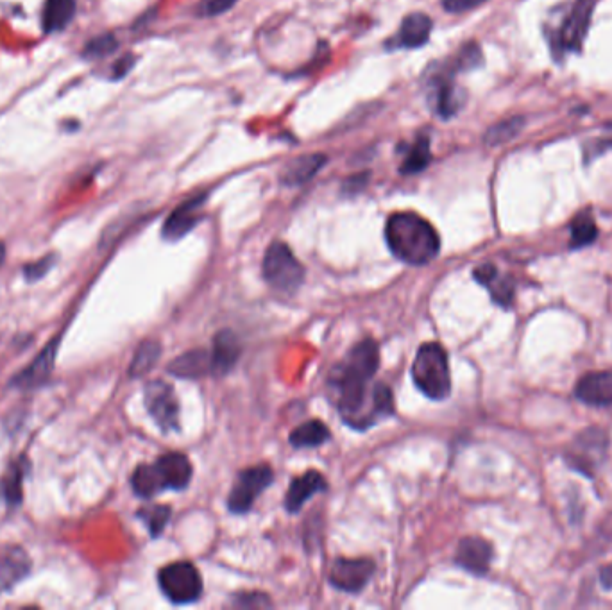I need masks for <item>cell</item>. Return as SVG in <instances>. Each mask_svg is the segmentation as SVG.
I'll return each mask as SVG.
<instances>
[{"instance_id":"e0dca14e","label":"cell","mask_w":612,"mask_h":610,"mask_svg":"<svg viewBox=\"0 0 612 610\" xmlns=\"http://www.w3.org/2000/svg\"><path fill=\"white\" fill-rule=\"evenodd\" d=\"M432 33V20L425 13H412L408 15L400 27V33L396 38V43L400 47L416 49L423 47Z\"/></svg>"},{"instance_id":"9a60e30c","label":"cell","mask_w":612,"mask_h":610,"mask_svg":"<svg viewBox=\"0 0 612 610\" xmlns=\"http://www.w3.org/2000/svg\"><path fill=\"white\" fill-rule=\"evenodd\" d=\"M326 489V480L317 471H308L290 483L289 491L285 496V507L289 512H299L306 501L310 500L317 492Z\"/></svg>"},{"instance_id":"8d00e7d4","label":"cell","mask_w":612,"mask_h":610,"mask_svg":"<svg viewBox=\"0 0 612 610\" xmlns=\"http://www.w3.org/2000/svg\"><path fill=\"white\" fill-rule=\"evenodd\" d=\"M265 603H269L265 594L264 596L262 594H244V596H238L237 598L238 607H262Z\"/></svg>"},{"instance_id":"603a6c76","label":"cell","mask_w":612,"mask_h":610,"mask_svg":"<svg viewBox=\"0 0 612 610\" xmlns=\"http://www.w3.org/2000/svg\"><path fill=\"white\" fill-rule=\"evenodd\" d=\"M29 573V560L24 551H11L0 559V591L11 589Z\"/></svg>"},{"instance_id":"1f68e13d","label":"cell","mask_w":612,"mask_h":610,"mask_svg":"<svg viewBox=\"0 0 612 610\" xmlns=\"http://www.w3.org/2000/svg\"><path fill=\"white\" fill-rule=\"evenodd\" d=\"M117 49V40L111 34H104L86 45V58H102Z\"/></svg>"},{"instance_id":"ffe728a7","label":"cell","mask_w":612,"mask_h":610,"mask_svg":"<svg viewBox=\"0 0 612 610\" xmlns=\"http://www.w3.org/2000/svg\"><path fill=\"white\" fill-rule=\"evenodd\" d=\"M240 346L235 333L221 331L215 339L212 351V371L215 374H226L237 364Z\"/></svg>"},{"instance_id":"277c9868","label":"cell","mask_w":612,"mask_h":610,"mask_svg":"<svg viewBox=\"0 0 612 610\" xmlns=\"http://www.w3.org/2000/svg\"><path fill=\"white\" fill-rule=\"evenodd\" d=\"M412 378L426 398L441 401L450 396L451 374L448 355L437 342H428L417 349L412 365Z\"/></svg>"},{"instance_id":"7c38bea8","label":"cell","mask_w":612,"mask_h":610,"mask_svg":"<svg viewBox=\"0 0 612 610\" xmlns=\"http://www.w3.org/2000/svg\"><path fill=\"white\" fill-rule=\"evenodd\" d=\"M493 560V546L480 537H466L457 548L455 562L473 575H485Z\"/></svg>"},{"instance_id":"44dd1931","label":"cell","mask_w":612,"mask_h":610,"mask_svg":"<svg viewBox=\"0 0 612 610\" xmlns=\"http://www.w3.org/2000/svg\"><path fill=\"white\" fill-rule=\"evenodd\" d=\"M212 371V353L204 349H194L188 351L176 360H172L169 365V373L179 378H199Z\"/></svg>"},{"instance_id":"ac0fdd59","label":"cell","mask_w":612,"mask_h":610,"mask_svg":"<svg viewBox=\"0 0 612 610\" xmlns=\"http://www.w3.org/2000/svg\"><path fill=\"white\" fill-rule=\"evenodd\" d=\"M56 346H58V342L52 340L51 344L43 349L42 355L38 356L33 364L27 367L26 371H22L13 378V385L22 387V389H31V387L43 383V380L52 373V365H54V358H56Z\"/></svg>"},{"instance_id":"83f0119b","label":"cell","mask_w":612,"mask_h":610,"mask_svg":"<svg viewBox=\"0 0 612 610\" xmlns=\"http://www.w3.org/2000/svg\"><path fill=\"white\" fill-rule=\"evenodd\" d=\"M160 358V344L154 342V340H147L144 342L138 351H136L135 358H133V364L129 369V374L133 378L138 376H144L145 373H149L153 369V365L156 364V360Z\"/></svg>"},{"instance_id":"52a82bcc","label":"cell","mask_w":612,"mask_h":610,"mask_svg":"<svg viewBox=\"0 0 612 610\" xmlns=\"http://www.w3.org/2000/svg\"><path fill=\"white\" fill-rule=\"evenodd\" d=\"M272 469L269 466L247 467L238 475L231 487L228 507L235 514H244L253 507L256 498L272 483Z\"/></svg>"},{"instance_id":"7402d4cb","label":"cell","mask_w":612,"mask_h":610,"mask_svg":"<svg viewBox=\"0 0 612 610\" xmlns=\"http://www.w3.org/2000/svg\"><path fill=\"white\" fill-rule=\"evenodd\" d=\"M76 15V0H47L43 9V29L58 33L72 22Z\"/></svg>"},{"instance_id":"6da1fadb","label":"cell","mask_w":612,"mask_h":610,"mask_svg":"<svg viewBox=\"0 0 612 610\" xmlns=\"http://www.w3.org/2000/svg\"><path fill=\"white\" fill-rule=\"evenodd\" d=\"M330 383L337 392L340 417L351 428L364 430L378 423L383 417L394 414V398L385 383L342 376H332Z\"/></svg>"},{"instance_id":"d6a6232c","label":"cell","mask_w":612,"mask_h":610,"mask_svg":"<svg viewBox=\"0 0 612 610\" xmlns=\"http://www.w3.org/2000/svg\"><path fill=\"white\" fill-rule=\"evenodd\" d=\"M237 4V0H203L199 6V13L203 17H215L230 11Z\"/></svg>"},{"instance_id":"4316f807","label":"cell","mask_w":612,"mask_h":610,"mask_svg":"<svg viewBox=\"0 0 612 610\" xmlns=\"http://www.w3.org/2000/svg\"><path fill=\"white\" fill-rule=\"evenodd\" d=\"M525 126V119L521 117H512V119L502 120L496 126L487 131L485 135V144L491 147L507 144L512 138L519 135V131Z\"/></svg>"},{"instance_id":"7a4b0ae2","label":"cell","mask_w":612,"mask_h":610,"mask_svg":"<svg viewBox=\"0 0 612 610\" xmlns=\"http://www.w3.org/2000/svg\"><path fill=\"white\" fill-rule=\"evenodd\" d=\"M385 240L392 255L408 265H426L441 249V238L434 226L412 212L394 213L389 217Z\"/></svg>"},{"instance_id":"d6986e66","label":"cell","mask_w":612,"mask_h":610,"mask_svg":"<svg viewBox=\"0 0 612 610\" xmlns=\"http://www.w3.org/2000/svg\"><path fill=\"white\" fill-rule=\"evenodd\" d=\"M326 163V156L323 154H308L299 156L296 160L290 161L289 165L281 172V181L290 187L303 185L306 181L314 178L319 170L323 169Z\"/></svg>"},{"instance_id":"5b68a950","label":"cell","mask_w":612,"mask_h":610,"mask_svg":"<svg viewBox=\"0 0 612 610\" xmlns=\"http://www.w3.org/2000/svg\"><path fill=\"white\" fill-rule=\"evenodd\" d=\"M264 276L274 289L294 292L305 280V269L287 244L274 242L265 253Z\"/></svg>"},{"instance_id":"4dcf8cb0","label":"cell","mask_w":612,"mask_h":610,"mask_svg":"<svg viewBox=\"0 0 612 610\" xmlns=\"http://www.w3.org/2000/svg\"><path fill=\"white\" fill-rule=\"evenodd\" d=\"M138 517L144 519L145 525L149 526V530H151V535L158 537L162 534L167 521H169L170 509L169 507H163V505H154V507L140 510Z\"/></svg>"},{"instance_id":"cb8c5ba5","label":"cell","mask_w":612,"mask_h":610,"mask_svg":"<svg viewBox=\"0 0 612 610\" xmlns=\"http://www.w3.org/2000/svg\"><path fill=\"white\" fill-rule=\"evenodd\" d=\"M330 439V430L321 421H308L290 433V444L294 448H315Z\"/></svg>"},{"instance_id":"30bf717a","label":"cell","mask_w":612,"mask_h":610,"mask_svg":"<svg viewBox=\"0 0 612 610\" xmlns=\"http://www.w3.org/2000/svg\"><path fill=\"white\" fill-rule=\"evenodd\" d=\"M373 575V560L337 559L333 562L330 582L344 593H360Z\"/></svg>"},{"instance_id":"f35d334b","label":"cell","mask_w":612,"mask_h":610,"mask_svg":"<svg viewBox=\"0 0 612 610\" xmlns=\"http://www.w3.org/2000/svg\"><path fill=\"white\" fill-rule=\"evenodd\" d=\"M602 584L607 587V589H612V566H607L602 571Z\"/></svg>"},{"instance_id":"4fadbf2b","label":"cell","mask_w":612,"mask_h":610,"mask_svg":"<svg viewBox=\"0 0 612 610\" xmlns=\"http://www.w3.org/2000/svg\"><path fill=\"white\" fill-rule=\"evenodd\" d=\"M577 398L591 407L612 405V371H598L580 378L577 385Z\"/></svg>"},{"instance_id":"ab89813d","label":"cell","mask_w":612,"mask_h":610,"mask_svg":"<svg viewBox=\"0 0 612 610\" xmlns=\"http://www.w3.org/2000/svg\"><path fill=\"white\" fill-rule=\"evenodd\" d=\"M4 258H6V247L0 242V265L4 262Z\"/></svg>"},{"instance_id":"f1b7e54d","label":"cell","mask_w":612,"mask_h":610,"mask_svg":"<svg viewBox=\"0 0 612 610\" xmlns=\"http://www.w3.org/2000/svg\"><path fill=\"white\" fill-rule=\"evenodd\" d=\"M435 108L444 119H448L459 111L460 102L459 97H457V90H455V86L451 85L450 81H439L437 83Z\"/></svg>"},{"instance_id":"484cf974","label":"cell","mask_w":612,"mask_h":610,"mask_svg":"<svg viewBox=\"0 0 612 610\" xmlns=\"http://www.w3.org/2000/svg\"><path fill=\"white\" fill-rule=\"evenodd\" d=\"M432 160L430 154V140L426 136H419L416 144L412 145V149L408 151L407 158L401 165L403 174H416L428 167V163Z\"/></svg>"},{"instance_id":"ba28073f","label":"cell","mask_w":612,"mask_h":610,"mask_svg":"<svg viewBox=\"0 0 612 610\" xmlns=\"http://www.w3.org/2000/svg\"><path fill=\"white\" fill-rule=\"evenodd\" d=\"M145 407L163 432L178 430L179 403L169 383L160 380L149 383L145 387Z\"/></svg>"},{"instance_id":"74e56055","label":"cell","mask_w":612,"mask_h":610,"mask_svg":"<svg viewBox=\"0 0 612 610\" xmlns=\"http://www.w3.org/2000/svg\"><path fill=\"white\" fill-rule=\"evenodd\" d=\"M131 65H133V60H131V58H124V60H120L119 65L115 67V74H117V77L126 76L129 68H131Z\"/></svg>"},{"instance_id":"d4e9b609","label":"cell","mask_w":612,"mask_h":610,"mask_svg":"<svg viewBox=\"0 0 612 610\" xmlns=\"http://www.w3.org/2000/svg\"><path fill=\"white\" fill-rule=\"evenodd\" d=\"M596 237H598V228H596L595 219L591 217V213H578L571 222V249L589 246L595 242Z\"/></svg>"},{"instance_id":"5bb4252c","label":"cell","mask_w":612,"mask_h":610,"mask_svg":"<svg viewBox=\"0 0 612 610\" xmlns=\"http://www.w3.org/2000/svg\"><path fill=\"white\" fill-rule=\"evenodd\" d=\"M203 201L204 197L190 199L170 213L169 219L163 226V237L167 240H179V238L185 237L188 231L196 228L197 222L201 221Z\"/></svg>"},{"instance_id":"8fae6325","label":"cell","mask_w":612,"mask_h":610,"mask_svg":"<svg viewBox=\"0 0 612 610\" xmlns=\"http://www.w3.org/2000/svg\"><path fill=\"white\" fill-rule=\"evenodd\" d=\"M595 2L593 0H577L571 8V13L564 20L559 33V43L564 51L577 52L582 49V43L586 40L587 29L591 24Z\"/></svg>"},{"instance_id":"3957f363","label":"cell","mask_w":612,"mask_h":610,"mask_svg":"<svg viewBox=\"0 0 612 610\" xmlns=\"http://www.w3.org/2000/svg\"><path fill=\"white\" fill-rule=\"evenodd\" d=\"M192 480V464L181 453H169L158 458L154 464L138 467L131 478L133 491L142 498H153L165 489H187Z\"/></svg>"},{"instance_id":"836d02e7","label":"cell","mask_w":612,"mask_h":610,"mask_svg":"<svg viewBox=\"0 0 612 610\" xmlns=\"http://www.w3.org/2000/svg\"><path fill=\"white\" fill-rule=\"evenodd\" d=\"M482 63V52H480V47L476 45V43H469L466 45L462 52H460L459 56V67L462 70H471V68H476L478 65Z\"/></svg>"},{"instance_id":"8992f818","label":"cell","mask_w":612,"mask_h":610,"mask_svg":"<svg viewBox=\"0 0 612 610\" xmlns=\"http://www.w3.org/2000/svg\"><path fill=\"white\" fill-rule=\"evenodd\" d=\"M163 594L174 603H192L203 593V578L190 562H174L158 575Z\"/></svg>"},{"instance_id":"e575fe53","label":"cell","mask_w":612,"mask_h":610,"mask_svg":"<svg viewBox=\"0 0 612 610\" xmlns=\"http://www.w3.org/2000/svg\"><path fill=\"white\" fill-rule=\"evenodd\" d=\"M487 0H442V8L448 13H466L482 6Z\"/></svg>"},{"instance_id":"f546056e","label":"cell","mask_w":612,"mask_h":610,"mask_svg":"<svg viewBox=\"0 0 612 610\" xmlns=\"http://www.w3.org/2000/svg\"><path fill=\"white\" fill-rule=\"evenodd\" d=\"M22 480H24V467L13 464L2 480V496L6 498L9 505H17L22 500Z\"/></svg>"},{"instance_id":"d590c367","label":"cell","mask_w":612,"mask_h":610,"mask_svg":"<svg viewBox=\"0 0 612 610\" xmlns=\"http://www.w3.org/2000/svg\"><path fill=\"white\" fill-rule=\"evenodd\" d=\"M52 262H54V256H45L43 260L40 262L33 263V265H27L26 267V278L29 281L40 280L42 276H45L49 269L52 267Z\"/></svg>"},{"instance_id":"9c48e42d","label":"cell","mask_w":612,"mask_h":610,"mask_svg":"<svg viewBox=\"0 0 612 610\" xmlns=\"http://www.w3.org/2000/svg\"><path fill=\"white\" fill-rule=\"evenodd\" d=\"M380 355L378 346L373 340H362L349 351L348 356L333 369V376L355 378V380H373L378 371Z\"/></svg>"},{"instance_id":"2e32d148","label":"cell","mask_w":612,"mask_h":610,"mask_svg":"<svg viewBox=\"0 0 612 610\" xmlns=\"http://www.w3.org/2000/svg\"><path fill=\"white\" fill-rule=\"evenodd\" d=\"M475 278L480 285L491 292L494 303L500 306L512 305L514 299V281L502 276L494 265H480L475 271Z\"/></svg>"}]
</instances>
